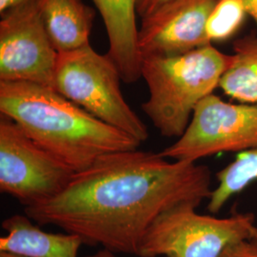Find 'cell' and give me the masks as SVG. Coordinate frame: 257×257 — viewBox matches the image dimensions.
Listing matches in <instances>:
<instances>
[{"label":"cell","instance_id":"obj_1","mask_svg":"<svg viewBox=\"0 0 257 257\" xmlns=\"http://www.w3.org/2000/svg\"><path fill=\"white\" fill-rule=\"evenodd\" d=\"M209 167L168 160L156 153L125 151L103 156L75 173L53 198L25 207L28 217L55 226L89 246L138 254L150 226L165 211L210 198Z\"/></svg>","mask_w":257,"mask_h":257},{"label":"cell","instance_id":"obj_2","mask_svg":"<svg viewBox=\"0 0 257 257\" xmlns=\"http://www.w3.org/2000/svg\"><path fill=\"white\" fill-rule=\"evenodd\" d=\"M0 111L74 173L103 156L138 150L141 145L55 89L36 83L0 81Z\"/></svg>","mask_w":257,"mask_h":257},{"label":"cell","instance_id":"obj_3","mask_svg":"<svg viewBox=\"0 0 257 257\" xmlns=\"http://www.w3.org/2000/svg\"><path fill=\"white\" fill-rule=\"evenodd\" d=\"M232 60V54L212 45L181 55L143 56L141 77L150 95L142 110L163 137L180 138L197 105L219 88Z\"/></svg>","mask_w":257,"mask_h":257},{"label":"cell","instance_id":"obj_4","mask_svg":"<svg viewBox=\"0 0 257 257\" xmlns=\"http://www.w3.org/2000/svg\"><path fill=\"white\" fill-rule=\"evenodd\" d=\"M121 80L119 71L108 54L100 55L88 45L58 54L53 89L94 117L142 143L148 140L149 131L125 100Z\"/></svg>","mask_w":257,"mask_h":257},{"label":"cell","instance_id":"obj_5","mask_svg":"<svg viewBox=\"0 0 257 257\" xmlns=\"http://www.w3.org/2000/svg\"><path fill=\"white\" fill-rule=\"evenodd\" d=\"M183 204L165 211L150 226L138 249L139 257H219L241 240L257 239L255 215L235 211L228 217L200 214Z\"/></svg>","mask_w":257,"mask_h":257},{"label":"cell","instance_id":"obj_6","mask_svg":"<svg viewBox=\"0 0 257 257\" xmlns=\"http://www.w3.org/2000/svg\"><path fill=\"white\" fill-rule=\"evenodd\" d=\"M257 149V104L224 101L212 93L195 108L183 135L159 155L196 163L222 153Z\"/></svg>","mask_w":257,"mask_h":257},{"label":"cell","instance_id":"obj_7","mask_svg":"<svg viewBox=\"0 0 257 257\" xmlns=\"http://www.w3.org/2000/svg\"><path fill=\"white\" fill-rule=\"evenodd\" d=\"M74 171L39 147L8 116L0 117V191L25 207L53 198Z\"/></svg>","mask_w":257,"mask_h":257},{"label":"cell","instance_id":"obj_8","mask_svg":"<svg viewBox=\"0 0 257 257\" xmlns=\"http://www.w3.org/2000/svg\"><path fill=\"white\" fill-rule=\"evenodd\" d=\"M42 0H22L1 13L0 81L54 87L58 53L41 14Z\"/></svg>","mask_w":257,"mask_h":257},{"label":"cell","instance_id":"obj_9","mask_svg":"<svg viewBox=\"0 0 257 257\" xmlns=\"http://www.w3.org/2000/svg\"><path fill=\"white\" fill-rule=\"evenodd\" d=\"M217 0H170L142 19L140 57L181 55L211 45L206 27Z\"/></svg>","mask_w":257,"mask_h":257},{"label":"cell","instance_id":"obj_10","mask_svg":"<svg viewBox=\"0 0 257 257\" xmlns=\"http://www.w3.org/2000/svg\"><path fill=\"white\" fill-rule=\"evenodd\" d=\"M101 15L109 38L110 59L122 81L135 83L141 77L137 25L138 0H92Z\"/></svg>","mask_w":257,"mask_h":257},{"label":"cell","instance_id":"obj_11","mask_svg":"<svg viewBox=\"0 0 257 257\" xmlns=\"http://www.w3.org/2000/svg\"><path fill=\"white\" fill-rule=\"evenodd\" d=\"M8 232L0 238V251L22 257H78L82 239L72 233L41 230L27 215L15 214L2 222Z\"/></svg>","mask_w":257,"mask_h":257},{"label":"cell","instance_id":"obj_12","mask_svg":"<svg viewBox=\"0 0 257 257\" xmlns=\"http://www.w3.org/2000/svg\"><path fill=\"white\" fill-rule=\"evenodd\" d=\"M41 14L58 54L90 45L94 12L82 0H42Z\"/></svg>","mask_w":257,"mask_h":257},{"label":"cell","instance_id":"obj_13","mask_svg":"<svg viewBox=\"0 0 257 257\" xmlns=\"http://www.w3.org/2000/svg\"><path fill=\"white\" fill-rule=\"evenodd\" d=\"M232 55V63L223 74L219 89L239 103L257 104V37L237 39Z\"/></svg>","mask_w":257,"mask_h":257},{"label":"cell","instance_id":"obj_14","mask_svg":"<svg viewBox=\"0 0 257 257\" xmlns=\"http://www.w3.org/2000/svg\"><path fill=\"white\" fill-rule=\"evenodd\" d=\"M216 179L217 185L208 203V210L212 214L219 212L231 197L257 181V149L237 154L216 174Z\"/></svg>","mask_w":257,"mask_h":257},{"label":"cell","instance_id":"obj_15","mask_svg":"<svg viewBox=\"0 0 257 257\" xmlns=\"http://www.w3.org/2000/svg\"><path fill=\"white\" fill-rule=\"evenodd\" d=\"M246 16L247 12L240 0H217L207 22L209 42L212 44L232 37Z\"/></svg>","mask_w":257,"mask_h":257},{"label":"cell","instance_id":"obj_16","mask_svg":"<svg viewBox=\"0 0 257 257\" xmlns=\"http://www.w3.org/2000/svg\"><path fill=\"white\" fill-rule=\"evenodd\" d=\"M219 257H257V239L233 243L225 248Z\"/></svg>","mask_w":257,"mask_h":257},{"label":"cell","instance_id":"obj_17","mask_svg":"<svg viewBox=\"0 0 257 257\" xmlns=\"http://www.w3.org/2000/svg\"><path fill=\"white\" fill-rule=\"evenodd\" d=\"M170 0H138V15L142 19L153 14Z\"/></svg>","mask_w":257,"mask_h":257},{"label":"cell","instance_id":"obj_18","mask_svg":"<svg viewBox=\"0 0 257 257\" xmlns=\"http://www.w3.org/2000/svg\"><path fill=\"white\" fill-rule=\"evenodd\" d=\"M244 5L247 15L254 20L257 25V0H240Z\"/></svg>","mask_w":257,"mask_h":257},{"label":"cell","instance_id":"obj_19","mask_svg":"<svg viewBox=\"0 0 257 257\" xmlns=\"http://www.w3.org/2000/svg\"><path fill=\"white\" fill-rule=\"evenodd\" d=\"M20 1L22 0H0V13H3L4 11L9 9Z\"/></svg>","mask_w":257,"mask_h":257},{"label":"cell","instance_id":"obj_20","mask_svg":"<svg viewBox=\"0 0 257 257\" xmlns=\"http://www.w3.org/2000/svg\"><path fill=\"white\" fill-rule=\"evenodd\" d=\"M84 257H117L116 256V253H114V252H112V251H110V250H108V249H105V248H103L101 250H99V251H97L96 253H94V254H92V255H88V256H84Z\"/></svg>","mask_w":257,"mask_h":257},{"label":"cell","instance_id":"obj_21","mask_svg":"<svg viewBox=\"0 0 257 257\" xmlns=\"http://www.w3.org/2000/svg\"><path fill=\"white\" fill-rule=\"evenodd\" d=\"M0 257H22L19 256V255H15L12 253H8V252H4V251H0Z\"/></svg>","mask_w":257,"mask_h":257}]
</instances>
